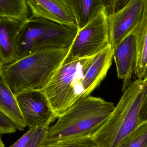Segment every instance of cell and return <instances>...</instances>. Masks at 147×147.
Instances as JSON below:
<instances>
[{
	"mask_svg": "<svg viewBox=\"0 0 147 147\" xmlns=\"http://www.w3.org/2000/svg\"><path fill=\"white\" fill-rule=\"evenodd\" d=\"M114 105L100 97L89 96L78 100L50 127L41 144L87 135H93L104 124Z\"/></svg>",
	"mask_w": 147,
	"mask_h": 147,
	"instance_id": "6da1fadb",
	"label": "cell"
},
{
	"mask_svg": "<svg viewBox=\"0 0 147 147\" xmlns=\"http://www.w3.org/2000/svg\"><path fill=\"white\" fill-rule=\"evenodd\" d=\"M69 48L35 53L0 66V75L15 95L28 90H43L63 63Z\"/></svg>",
	"mask_w": 147,
	"mask_h": 147,
	"instance_id": "7a4b0ae2",
	"label": "cell"
},
{
	"mask_svg": "<svg viewBox=\"0 0 147 147\" xmlns=\"http://www.w3.org/2000/svg\"><path fill=\"white\" fill-rule=\"evenodd\" d=\"M77 28L44 18L31 16L19 33L15 61L35 53L70 47Z\"/></svg>",
	"mask_w": 147,
	"mask_h": 147,
	"instance_id": "3957f363",
	"label": "cell"
},
{
	"mask_svg": "<svg viewBox=\"0 0 147 147\" xmlns=\"http://www.w3.org/2000/svg\"><path fill=\"white\" fill-rule=\"evenodd\" d=\"M143 79H137L123 91L104 124L93 135L100 147H117L141 123L140 109Z\"/></svg>",
	"mask_w": 147,
	"mask_h": 147,
	"instance_id": "277c9868",
	"label": "cell"
},
{
	"mask_svg": "<svg viewBox=\"0 0 147 147\" xmlns=\"http://www.w3.org/2000/svg\"><path fill=\"white\" fill-rule=\"evenodd\" d=\"M93 57L63 63L42 90L58 118L83 96L82 81Z\"/></svg>",
	"mask_w": 147,
	"mask_h": 147,
	"instance_id": "5b68a950",
	"label": "cell"
},
{
	"mask_svg": "<svg viewBox=\"0 0 147 147\" xmlns=\"http://www.w3.org/2000/svg\"><path fill=\"white\" fill-rule=\"evenodd\" d=\"M107 9L102 6L92 19L78 30L63 63L96 56L110 44Z\"/></svg>",
	"mask_w": 147,
	"mask_h": 147,
	"instance_id": "8992f818",
	"label": "cell"
},
{
	"mask_svg": "<svg viewBox=\"0 0 147 147\" xmlns=\"http://www.w3.org/2000/svg\"><path fill=\"white\" fill-rule=\"evenodd\" d=\"M15 96L29 129L50 125L58 119L43 90L23 91Z\"/></svg>",
	"mask_w": 147,
	"mask_h": 147,
	"instance_id": "52a82bcc",
	"label": "cell"
},
{
	"mask_svg": "<svg viewBox=\"0 0 147 147\" xmlns=\"http://www.w3.org/2000/svg\"><path fill=\"white\" fill-rule=\"evenodd\" d=\"M145 0H130L121 9L108 15L110 44L114 48L135 29L144 11Z\"/></svg>",
	"mask_w": 147,
	"mask_h": 147,
	"instance_id": "ba28073f",
	"label": "cell"
},
{
	"mask_svg": "<svg viewBox=\"0 0 147 147\" xmlns=\"http://www.w3.org/2000/svg\"><path fill=\"white\" fill-rule=\"evenodd\" d=\"M113 50L117 77L122 80V91H124L132 83V75L135 71L137 64V49L134 31Z\"/></svg>",
	"mask_w": 147,
	"mask_h": 147,
	"instance_id": "9c48e42d",
	"label": "cell"
},
{
	"mask_svg": "<svg viewBox=\"0 0 147 147\" xmlns=\"http://www.w3.org/2000/svg\"><path fill=\"white\" fill-rule=\"evenodd\" d=\"M27 1L32 17L44 18L77 28L75 18L66 0Z\"/></svg>",
	"mask_w": 147,
	"mask_h": 147,
	"instance_id": "30bf717a",
	"label": "cell"
},
{
	"mask_svg": "<svg viewBox=\"0 0 147 147\" xmlns=\"http://www.w3.org/2000/svg\"><path fill=\"white\" fill-rule=\"evenodd\" d=\"M113 57L114 50L110 45L93 57L82 81L83 97L90 96L100 86L111 67Z\"/></svg>",
	"mask_w": 147,
	"mask_h": 147,
	"instance_id": "8fae6325",
	"label": "cell"
},
{
	"mask_svg": "<svg viewBox=\"0 0 147 147\" xmlns=\"http://www.w3.org/2000/svg\"><path fill=\"white\" fill-rule=\"evenodd\" d=\"M24 23L9 18H0V66L15 61L16 41Z\"/></svg>",
	"mask_w": 147,
	"mask_h": 147,
	"instance_id": "7c38bea8",
	"label": "cell"
},
{
	"mask_svg": "<svg viewBox=\"0 0 147 147\" xmlns=\"http://www.w3.org/2000/svg\"><path fill=\"white\" fill-rule=\"evenodd\" d=\"M0 111L14 122L18 130H24L27 127L15 95L1 75H0Z\"/></svg>",
	"mask_w": 147,
	"mask_h": 147,
	"instance_id": "4fadbf2b",
	"label": "cell"
},
{
	"mask_svg": "<svg viewBox=\"0 0 147 147\" xmlns=\"http://www.w3.org/2000/svg\"><path fill=\"white\" fill-rule=\"evenodd\" d=\"M137 49L135 75L143 79L147 72V0H145L144 11L140 21L134 30Z\"/></svg>",
	"mask_w": 147,
	"mask_h": 147,
	"instance_id": "5bb4252c",
	"label": "cell"
},
{
	"mask_svg": "<svg viewBox=\"0 0 147 147\" xmlns=\"http://www.w3.org/2000/svg\"><path fill=\"white\" fill-rule=\"evenodd\" d=\"M75 18L78 30L81 29L102 7L100 0H66Z\"/></svg>",
	"mask_w": 147,
	"mask_h": 147,
	"instance_id": "9a60e30c",
	"label": "cell"
},
{
	"mask_svg": "<svg viewBox=\"0 0 147 147\" xmlns=\"http://www.w3.org/2000/svg\"><path fill=\"white\" fill-rule=\"evenodd\" d=\"M29 9L27 0H0V18L25 22L30 18Z\"/></svg>",
	"mask_w": 147,
	"mask_h": 147,
	"instance_id": "2e32d148",
	"label": "cell"
},
{
	"mask_svg": "<svg viewBox=\"0 0 147 147\" xmlns=\"http://www.w3.org/2000/svg\"><path fill=\"white\" fill-rule=\"evenodd\" d=\"M117 147H147V121L142 122Z\"/></svg>",
	"mask_w": 147,
	"mask_h": 147,
	"instance_id": "e0dca14e",
	"label": "cell"
},
{
	"mask_svg": "<svg viewBox=\"0 0 147 147\" xmlns=\"http://www.w3.org/2000/svg\"><path fill=\"white\" fill-rule=\"evenodd\" d=\"M38 147H100L93 135H87L41 144Z\"/></svg>",
	"mask_w": 147,
	"mask_h": 147,
	"instance_id": "ac0fdd59",
	"label": "cell"
},
{
	"mask_svg": "<svg viewBox=\"0 0 147 147\" xmlns=\"http://www.w3.org/2000/svg\"><path fill=\"white\" fill-rule=\"evenodd\" d=\"M16 129L17 126L14 122L0 111V134L2 135L14 133Z\"/></svg>",
	"mask_w": 147,
	"mask_h": 147,
	"instance_id": "d6986e66",
	"label": "cell"
},
{
	"mask_svg": "<svg viewBox=\"0 0 147 147\" xmlns=\"http://www.w3.org/2000/svg\"><path fill=\"white\" fill-rule=\"evenodd\" d=\"M50 124L35 129L28 143L24 147H38L41 144Z\"/></svg>",
	"mask_w": 147,
	"mask_h": 147,
	"instance_id": "ffe728a7",
	"label": "cell"
},
{
	"mask_svg": "<svg viewBox=\"0 0 147 147\" xmlns=\"http://www.w3.org/2000/svg\"><path fill=\"white\" fill-rule=\"evenodd\" d=\"M141 123L147 121V76L143 79V88L140 109Z\"/></svg>",
	"mask_w": 147,
	"mask_h": 147,
	"instance_id": "44dd1931",
	"label": "cell"
},
{
	"mask_svg": "<svg viewBox=\"0 0 147 147\" xmlns=\"http://www.w3.org/2000/svg\"><path fill=\"white\" fill-rule=\"evenodd\" d=\"M35 129H29V130L26 133H25L16 142H15L12 146L9 147H25L27 145V144L28 143L32 135L33 134ZM0 142H0V147H5V145L3 144V142L1 139V141Z\"/></svg>",
	"mask_w": 147,
	"mask_h": 147,
	"instance_id": "7402d4cb",
	"label": "cell"
},
{
	"mask_svg": "<svg viewBox=\"0 0 147 147\" xmlns=\"http://www.w3.org/2000/svg\"><path fill=\"white\" fill-rule=\"evenodd\" d=\"M102 5L107 9L108 15L116 11V0H100Z\"/></svg>",
	"mask_w": 147,
	"mask_h": 147,
	"instance_id": "603a6c76",
	"label": "cell"
},
{
	"mask_svg": "<svg viewBox=\"0 0 147 147\" xmlns=\"http://www.w3.org/2000/svg\"><path fill=\"white\" fill-rule=\"evenodd\" d=\"M130 0H116V11L124 7Z\"/></svg>",
	"mask_w": 147,
	"mask_h": 147,
	"instance_id": "cb8c5ba5",
	"label": "cell"
},
{
	"mask_svg": "<svg viewBox=\"0 0 147 147\" xmlns=\"http://www.w3.org/2000/svg\"><path fill=\"white\" fill-rule=\"evenodd\" d=\"M146 76H147V74H146Z\"/></svg>",
	"mask_w": 147,
	"mask_h": 147,
	"instance_id": "d4e9b609",
	"label": "cell"
}]
</instances>
